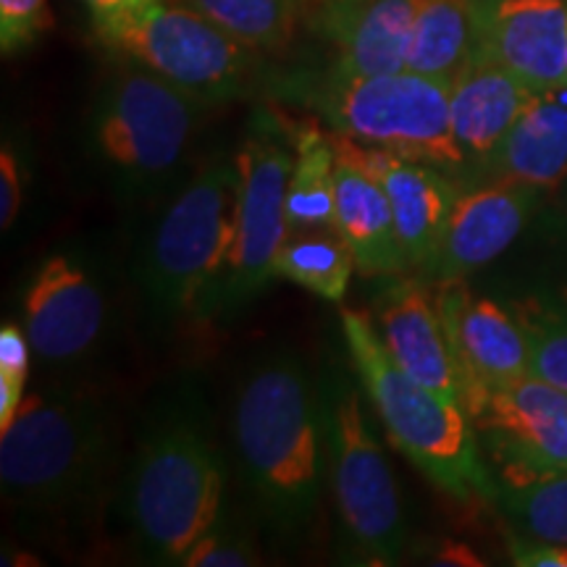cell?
I'll use <instances>...</instances> for the list:
<instances>
[{
	"instance_id": "e575fe53",
	"label": "cell",
	"mask_w": 567,
	"mask_h": 567,
	"mask_svg": "<svg viewBox=\"0 0 567 567\" xmlns=\"http://www.w3.org/2000/svg\"><path fill=\"white\" fill-rule=\"evenodd\" d=\"M300 3H302V9H308V11L318 13V11L329 9V6H331V3H337V0H300Z\"/></svg>"
},
{
	"instance_id": "3957f363",
	"label": "cell",
	"mask_w": 567,
	"mask_h": 567,
	"mask_svg": "<svg viewBox=\"0 0 567 567\" xmlns=\"http://www.w3.org/2000/svg\"><path fill=\"white\" fill-rule=\"evenodd\" d=\"M339 318L354 371L396 450L460 502L499 499L502 488L478 455L463 402L417 384L402 371L365 313L342 308Z\"/></svg>"
},
{
	"instance_id": "8992f818",
	"label": "cell",
	"mask_w": 567,
	"mask_h": 567,
	"mask_svg": "<svg viewBox=\"0 0 567 567\" xmlns=\"http://www.w3.org/2000/svg\"><path fill=\"white\" fill-rule=\"evenodd\" d=\"M92 32L109 51L155 71L210 109L247 95L260 74V53L184 0H155L145 9L92 19Z\"/></svg>"
},
{
	"instance_id": "5b68a950",
	"label": "cell",
	"mask_w": 567,
	"mask_h": 567,
	"mask_svg": "<svg viewBox=\"0 0 567 567\" xmlns=\"http://www.w3.org/2000/svg\"><path fill=\"white\" fill-rule=\"evenodd\" d=\"M308 103L331 130L363 145L384 147L402 158L429 163L446 174L467 168V158L452 130L450 82L396 71L379 76L326 74L300 84Z\"/></svg>"
},
{
	"instance_id": "7402d4cb",
	"label": "cell",
	"mask_w": 567,
	"mask_h": 567,
	"mask_svg": "<svg viewBox=\"0 0 567 567\" xmlns=\"http://www.w3.org/2000/svg\"><path fill=\"white\" fill-rule=\"evenodd\" d=\"M279 116L295 151L292 176H289L287 189L289 231H337V151L331 134L321 130V124L313 118H287L284 113Z\"/></svg>"
},
{
	"instance_id": "277c9868",
	"label": "cell",
	"mask_w": 567,
	"mask_h": 567,
	"mask_svg": "<svg viewBox=\"0 0 567 567\" xmlns=\"http://www.w3.org/2000/svg\"><path fill=\"white\" fill-rule=\"evenodd\" d=\"M224 484V460L200 417L184 408L155 415L126 481V513L142 549L155 563L179 565L221 517Z\"/></svg>"
},
{
	"instance_id": "1f68e13d",
	"label": "cell",
	"mask_w": 567,
	"mask_h": 567,
	"mask_svg": "<svg viewBox=\"0 0 567 567\" xmlns=\"http://www.w3.org/2000/svg\"><path fill=\"white\" fill-rule=\"evenodd\" d=\"M509 557L515 565L523 567H567L565 544L542 542V538H513L509 542Z\"/></svg>"
},
{
	"instance_id": "6da1fadb",
	"label": "cell",
	"mask_w": 567,
	"mask_h": 567,
	"mask_svg": "<svg viewBox=\"0 0 567 567\" xmlns=\"http://www.w3.org/2000/svg\"><path fill=\"white\" fill-rule=\"evenodd\" d=\"M243 478L281 536L313 523L329 450L321 394L295 354L274 352L245 375L234 402Z\"/></svg>"
},
{
	"instance_id": "7a4b0ae2",
	"label": "cell",
	"mask_w": 567,
	"mask_h": 567,
	"mask_svg": "<svg viewBox=\"0 0 567 567\" xmlns=\"http://www.w3.org/2000/svg\"><path fill=\"white\" fill-rule=\"evenodd\" d=\"M116 446L113 417L92 394L24 396L0 431V484L30 520L74 515L101 492Z\"/></svg>"
},
{
	"instance_id": "9a60e30c",
	"label": "cell",
	"mask_w": 567,
	"mask_h": 567,
	"mask_svg": "<svg viewBox=\"0 0 567 567\" xmlns=\"http://www.w3.org/2000/svg\"><path fill=\"white\" fill-rule=\"evenodd\" d=\"M105 323L101 287L71 255H51L24 292V331L38 358L69 363L97 342Z\"/></svg>"
},
{
	"instance_id": "5bb4252c",
	"label": "cell",
	"mask_w": 567,
	"mask_h": 567,
	"mask_svg": "<svg viewBox=\"0 0 567 567\" xmlns=\"http://www.w3.org/2000/svg\"><path fill=\"white\" fill-rule=\"evenodd\" d=\"M536 200V187L505 179H488L481 187L460 193L434 258L421 271V279L429 284L463 281L465 276L492 264L528 224Z\"/></svg>"
},
{
	"instance_id": "e0dca14e",
	"label": "cell",
	"mask_w": 567,
	"mask_h": 567,
	"mask_svg": "<svg viewBox=\"0 0 567 567\" xmlns=\"http://www.w3.org/2000/svg\"><path fill=\"white\" fill-rule=\"evenodd\" d=\"M425 279H396L375 300V329L392 360L417 384L460 400V379L436 297Z\"/></svg>"
},
{
	"instance_id": "f1b7e54d",
	"label": "cell",
	"mask_w": 567,
	"mask_h": 567,
	"mask_svg": "<svg viewBox=\"0 0 567 567\" xmlns=\"http://www.w3.org/2000/svg\"><path fill=\"white\" fill-rule=\"evenodd\" d=\"M53 27L48 0H0V51L19 55Z\"/></svg>"
},
{
	"instance_id": "836d02e7",
	"label": "cell",
	"mask_w": 567,
	"mask_h": 567,
	"mask_svg": "<svg viewBox=\"0 0 567 567\" xmlns=\"http://www.w3.org/2000/svg\"><path fill=\"white\" fill-rule=\"evenodd\" d=\"M434 563L436 565H481V559H476L471 549L463 547V544L446 542L442 549L434 551Z\"/></svg>"
},
{
	"instance_id": "484cf974",
	"label": "cell",
	"mask_w": 567,
	"mask_h": 567,
	"mask_svg": "<svg viewBox=\"0 0 567 567\" xmlns=\"http://www.w3.org/2000/svg\"><path fill=\"white\" fill-rule=\"evenodd\" d=\"M499 502L523 536L567 547V471L505 484Z\"/></svg>"
},
{
	"instance_id": "8fae6325",
	"label": "cell",
	"mask_w": 567,
	"mask_h": 567,
	"mask_svg": "<svg viewBox=\"0 0 567 567\" xmlns=\"http://www.w3.org/2000/svg\"><path fill=\"white\" fill-rule=\"evenodd\" d=\"M505 484L567 471V394L536 375L494 386L471 410Z\"/></svg>"
},
{
	"instance_id": "52a82bcc",
	"label": "cell",
	"mask_w": 567,
	"mask_h": 567,
	"mask_svg": "<svg viewBox=\"0 0 567 567\" xmlns=\"http://www.w3.org/2000/svg\"><path fill=\"white\" fill-rule=\"evenodd\" d=\"M237 158L216 155L163 213L142 264V287L158 316L197 313L221 276L237 231Z\"/></svg>"
},
{
	"instance_id": "44dd1931",
	"label": "cell",
	"mask_w": 567,
	"mask_h": 567,
	"mask_svg": "<svg viewBox=\"0 0 567 567\" xmlns=\"http://www.w3.org/2000/svg\"><path fill=\"white\" fill-rule=\"evenodd\" d=\"M337 231L350 245L363 276H402L408 271L394 213L381 184L352 163L337 158L334 174Z\"/></svg>"
},
{
	"instance_id": "d4e9b609",
	"label": "cell",
	"mask_w": 567,
	"mask_h": 567,
	"mask_svg": "<svg viewBox=\"0 0 567 567\" xmlns=\"http://www.w3.org/2000/svg\"><path fill=\"white\" fill-rule=\"evenodd\" d=\"M260 55L284 53L302 19L300 0H184Z\"/></svg>"
},
{
	"instance_id": "7c38bea8",
	"label": "cell",
	"mask_w": 567,
	"mask_h": 567,
	"mask_svg": "<svg viewBox=\"0 0 567 567\" xmlns=\"http://www.w3.org/2000/svg\"><path fill=\"white\" fill-rule=\"evenodd\" d=\"M436 305L455 358L465 413L484 400L488 389L530 375L528 337L515 313L471 295L463 281L439 284Z\"/></svg>"
},
{
	"instance_id": "d6a6232c",
	"label": "cell",
	"mask_w": 567,
	"mask_h": 567,
	"mask_svg": "<svg viewBox=\"0 0 567 567\" xmlns=\"http://www.w3.org/2000/svg\"><path fill=\"white\" fill-rule=\"evenodd\" d=\"M155 3V0H84L92 19H109L118 17V13H130L137 9H145V6Z\"/></svg>"
},
{
	"instance_id": "4fadbf2b",
	"label": "cell",
	"mask_w": 567,
	"mask_h": 567,
	"mask_svg": "<svg viewBox=\"0 0 567 567\" xmlns=\"http://www.w3.org/2000/svg\"><path fill=\"white\" fill-rule=\"evenodd\" d=\"M329 134L339 161L352 163L354 168H360L381 184L389 205H392L408 271L421 274L434 258L460 189L442 168L402 158V155L389 153L384 147L363 145V142L334 130Z\"/></svg>"
},
{
	"instance_id": "603a6c76",
	"label": "cell",
	"mask_w": 567,
	"mask_h": 567,
	"mask_svg": "<svg viewBox=\"0 0 567 567\" xmlns=\"http://www.w3.org/2000/svg\"><path fill=\"white\" fill-rule=\"evenodd\" d=\"M476 48V0H415L408 71L452 82Z\"/></svg>"
},
{
	"instance_id": "30bf717a",
	"label": "cell",
	"mask_w": 567,
	"mask_h": 567,
	"mask_svg": "<svg viewBox=\"0 0 567 567\" xmlns=\"http://www.w3.org/2000/svg\"><path fill=\"white\" fill-rule=\"evenodd\" d=\"M326 431L331 492L347 544L368 565L400 563L408 544L400 488L354 389L344 386L334 396Z\"/></svg>"
},
{
	"instance_id": "ffe728a7",
	"label": "cell",
	"mask_w": 567,
	"mask_h": 567,
	"mask_svg": "<svg viewBox=\"0 0 567 567\" xmlns=\"http://www.w3.org/2000/svg\"><path fill=\"white\" fill-rule=\"evenodd\" d=\"M484 172L492 179L528 184L538 193L567 179V87L542 90L530 97Z\"/></svg>"
},
{
	"instance_id": "4316f807",
	"label": "cell",
	"mask_w": 567,
	"mask_h": 567,
	"mask_svg": "<svg viewBox=\"0 0 567 567\" xmlns=\"http://www.w3.org/2000/svg\"><path fill=\"white\" fill-rule=\"evenodd\" d=\"M515 316L528 337L530 375L567 394V305H523Z\"/></svg>"
},
{
	"instance_id": "9c48e42d",
	"label": "cell",
	"mask_w": 567,
	"mask_h": 567,
	"mask_svg": "<svg viewBox=\"0 0 567 567\" xmlns=\"http://www.w3.org/2000/svg\"><path fill=\"white\" fill-rule=\"evenodd\" d=\"M210 105L140 63H124L103 84L92 113V142L116 174L145 184L182 161Z\"/></svg>"
},
{
	"instance_id": "2e32d148",
	"label": "cell",
	"mask_w": 567,
	"mask_h": 567,
	"mask_svg": "<svg viewBox=\"0 0 567 567\" xmlns=\"http://www.w3.org/2000/svg\"><path fill=\"white\" fill-rule=\"evenodd\" d=\"M478 48L536 92L567 87V0H476Z\"/></svg>"
},
{
	"instance_id": "ba28073f",
	"label": "cell",
	"mask_w": 567,
	"mask_h": 567,
	"mask_svg": "<svg viewBox=\"0 0 567 567\" xmlns=\"http://www.w3.org/2000/svg\"><path fill=\"white\" fill-rule=\"evenodd\" d=\"M237 231L216 284L203 297L195 316L234 313L276 279V255L289 237L287 189L295 151L284 132L279 111H264L239 147Z\"/></svg>"
},
{
	"instance_id": "cb8c5ba5",
	"label": "cell",
	"mask_w": 567,
	"mask_h": 567,
	"mask_svg": "<svg viewBox=\"0 0 567 567\" xmlns=\"http://www.w3.org/2000/svg\"><path fill=\"white\" fill-rule=\"evenodd\" d=\"M358 271L354 255L334 229L289 231L276 255V279H287L329 302H342Z\"/></svg>"
},
{
	"instance_id": "4dcf8cb0",
	"label": "cell",
	"mask_w": 567,
	"mask_h": 567,
	"mask_svg": "<svg viewBox=\"0 0 567 567\" xmlns=\"http://www.w3.org/2000/svg\"><path fill=\"white\" fill-rule=\"evenodd\" d=\"M21 163L13 147L6 142L0 151V226L9 229L21 208Z\"/></svg>"
},
{
	"instance_id": "f546056e",
	"label": "cell",
	"mask_w": 567,
	"mask_h": 567,
	"mask_svg": "<svg viewBox=\"0 0 567 567\" xmlns=\"http://www.w3.org/2000/svg\"><path fill=\"white\" fill-rule=\"evenodd\" d=\"M260 555L255 549L252 538L243 534V530L221 528L218 523L208 534H203L193 547L187 549V555L182 557L184 567H250L258 565Z\"/></svg>"
},
{
	"instance_id": "83f0119b",
	"label": "cell",
	"mask_w": 567,
	"mask_h": 567,
	"mask_svg": "<svg viewBox=\"0 0 567 567\" xmlns=\"http://www.w3.org/2000/svg\"><path fill=\"white\" fill-rule=\"evenodd\" d=\"M32 344L24 326H0V431L9 429L24 402L27 375L32 368Z\"/></svg>"
},
{
	"instance_id": "ac0fdd59",
	"label": "cell",
	"mask_w": 567,
	"mask_h": 567,
	"mask_svg": "<svg viewBox=\"0 0 567 567\" xmlns=\"http://www.w3.org/2000/svg\"><path fill=\"white\" fill-rule=\"evenodd\" d=\"M313 17L337 48L331 74L379 76L408 69L415 0H337Z\"/></svg>"
},
{
	"instance_id": "d6986e66",
	"label": "cell",
	"mask_w": 567,
	"mask_h": 567,
	"mask_svg": "<svg viewBox=\"0 0 567 567\" xmlns=\"http://www.w3.org/2000/svg\"><path fill=\"white\" fill-rule=\"evenodd\" d=\"M534 95L530 84L476 48L450 82L452 130L467 166H486Z\"/></svg>"
}]
</instances>
